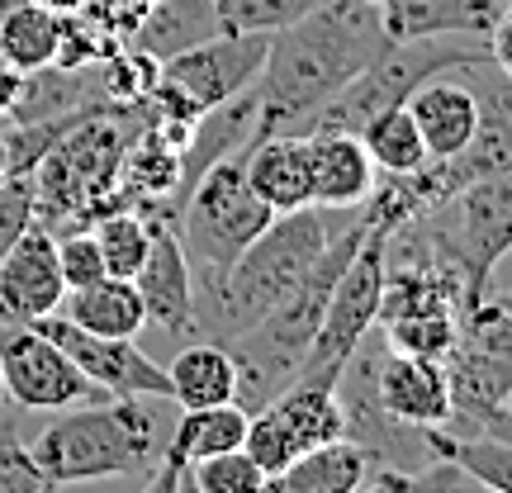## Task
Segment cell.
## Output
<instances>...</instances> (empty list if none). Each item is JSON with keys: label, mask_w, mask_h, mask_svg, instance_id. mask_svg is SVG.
Segmentation results:
<instances>
[{"label": "cell", "mask_w": 512, "mask_h": 493, "mask_svg": "<svg viewBox=\"0 0 512 493\" xmlns=\"http://www.w3.org/2000/svg\"><path fill=\"white\" fill-rule=\"evenodd\" d=\"M384 43V19L366 0H323L271 34L266 67L256 76V138L304 133L313 114L380 57Z\"/></svg>", "instance_id": "obj_1"}, {"label": "cell", "mask_w": 512, "mask_h": 493, "mask_svg": "<svg viewBox=\"0 0 512 493\" xmlns=\"http://www.w3.org/2000/svg\"><path fill=\"white\" fill-rule=\"evenodd\" d=\"M347 219L351 209H318V204L275 214L228 271L195 275V328L190 332L223 347L242 337L309 275V266Z\"/></svg>", "instance_id": "obj_2"}, {"label": "cell", "mask_w": 512, "mask_h": 493, "mask_svg": "<svg viewBox=\"0 0 512 493\" xmlns=\"http://www.w3.org/2000/svg\"><path fill=\"white\" fill-rule=\"evenodd\" d=\"M24 451L57 489L91 484V479L143 475L162 460L152 413L138 394H110V399L62 408V418L48 422L34 437V446H24Z\"/></svg>", "instance_id": "obj_3"}, {"label": "cell", "mask_w": 512, "mask_h": 493, "mask_svg": "<svg viewBox=\"0 0 512 493\" xmlns=\"http://www.w3.org/2000/svg\"><path fill=\"white\" fill-rule=\"evenodd\" d=\"M475 62H489V38L437 34V38H408V43L389 38L366 72L351 76L347 86L304 124V133H361L375 114L403 105L422 81L446 76V72H465Z\"/></svg>", "instance_id": "obj_4"}, {"label": "cell", "mask_w": 512, "mask_h": 493, "mask_svg": "<svg viewBox=\"0 0 512 493\" xmlns=\"http://www.w3.org/2000/svg\"><path fill=\"white\" fill-rule=\"evenodd\" d=\"M451 380V418L441 432L451 437H512V309L498 299H479L456 313V347L446 356Z\"/></svg>", "instance_id": "obj_5"}, {"label": "cell", "mask_w": 512, "mask_h": 493, "mask_svg": "<svg viewBox=\"0 0 512 493\" xmlns=\"http://www.w3.org/2000/svg\"><path fill=\"white\" fill-rule=\"evenodd\" d=\"M413 228L460 275L465 309L489 299V280H494L498 261L512 252V171L465 185L432 214L413 219Z\"/></svg>", "instance_id": "obj_6"}, {"label": "cell", "mask_w": 512, "mask_h": 493, "mask_svg": "<svg viewBox=\"0 0 512 493\" xmlns=\"http://www.w3.org/2000/svg\"><path fill=\"white\" fill-rule=\"evenodd\" d=\"M271 219L275 214L247 185V147H238L190 185L181 214H176V238L190 256V271L219 275L247 252V242Z\"/></svg>", "instance_id": "obj_7"}, {"label": "cell", "mask_w": 512, "mask_h": 493, "mask_svg": "<svg viewBox=\"0 0 512 493\" xmlns=\"http://www.w3.org/2000/svg\"><path fill=\"white\" fill-rule=\"evenodd\" d=\"M384 247H389V233L366 223V242L356 247L351 266L342 271V280H337V290H332V299H328V313H323V328H318V337H313V347L294 380L337 389V380H342L347 361L356 356V347H366V337L375 332V323H380Z\"/></svg>", "instance_id": "obj_8"}, {"label": "cell", "mask_w": 512, "mask_h": 493, "mask_svg": "<svg viewBox=\"0 0 512 493\" xmlns=\"http://www.w3.org/2000/svg\"><path fill=\"white\" fill-rule=\"evenodd\" d=\"M337 437H347V413H342V403H337V389L294 380L247 418L242 451H247L266 475H280L294 456H304L313 446H328V441H337Z\"/></svg>", "instance_id": "obj_9"}, {"label": "cell", "mask_w": 512, "mask_h": 493, "mask_svg": "<svg viewBox=\"0 0 512 493\" xmlns=\"http://www.w3.org/2000/svg\"><path fill=\"white\" fill-rule=\"evenodd\" d=\"M0 380H5V399L34 413H62L76 403L110 399L100 384L76 370L67 351L29 323H0Z\"/></svg>", "instance_id": "obj_10"}, {"label": "cell", "mask_w": 512, "mask_h": 493, "mask_svg": "<svg viewBox=\"0 0 512 493\" xmlns=\"http://www.w3.org/2000/svg\"><path fill=\"white\" fill-rule=\"evenodd\" d=\"M29 328L43 332L48 342H57L76 361V370L100 384L105 394H138V399H166L171 394L166 370L133 337H95V332L67 323L62 313H43Z\"/></svg>", "instance_id": "obj_11"}, {"label": "cell", "mask_w": 512, "mask_h": 493, "mask_svg": "<svg viewBox=\"0 0 512 493\" xmlns=\"http://www.w3.org/2000/svg\"><path fill=\"white\" fill-rule=\"evenodd\" d=\"M266 48H271V34H214L185 53L166 57L162 81L185 91L204 114L233 95L252 91L261 67H266Z\"/></svg>", "instance_id": "obj_12"}, {"label": "cell", "mask_w": 512, "mask_h": 493, "mask_svg": "<svg viewBox=\"0 0 512 493\" xmlns=\"http://www.w3.org/2000/svg\"><path fill=\"white\" fill-rule=\"evenodd\" d=\"M67 299V280L57 266V238L43 223H29L19 242L0 256V323H34L57 313Z\"/></svg>", "instance_id": "obj_13"}, {"label": "cell", "mask_w": 512, "mask_h": 493, "mask_svg": "<svg viewBox=\"0 0 512 493\" xmlns=\"http://www.w3.org/2000/svg\"><path fill=\"white\" fill-rule=\"evenodd\" d=\"M375 403L384 418L403 422V427H446L451 418V380H446V361H427V356H403V351H380L375 361Z\"/></svg>", "instance_id": "obj_14"}, {"label": "cell", "mask_w": 512, "mask_h": 493, "mask_svg": "<svg viewBox=\"0 0 512 493\" xmlns=\"http://www.w3.org/2000/svg\"><path fill=\"white\" fill-rule=\"evenodd\" d=\"M133 290L143 299L147 323H157L162 332L195 328V271L176 238V223H152V247L133 275Z\"/></svg>", "instance_id": "obj_15"}, {"label": "cell", "mask_w": 512, "mask_h": 493, "mask_svg": "<svg viewBox=\"0 0 512 493\" xmlns=\"http://www.w3.org/2000/svg\"><path fill=\"white\" fill-rule=\"evenodd\" d=\"M309 152V190L318 209H356L375 190V162H370L361 133H304Z\"/></svg>", "instance_id": "obj_16"}, {"label": "cell", "mask_w": 512, "mask_h": 493, "mask_svg": "<svg viewBox=\"0 0 512 493\" xmlns=\"http://www.w3.org/2000/svg\"><path fill=\"white\" fill-rule=\"evenodd\" d=\"M403 105L413 114V124H418L432 162H446V157L465 152L470 138H475L479 100H475V91H470V81H441V76H432V81H422Z\"/></svg>", "instance_id": "obj_17"}, {"label": "cell", "mask_w": 512, "mask_h": 493, "mask_svg": "<svg viewBox=\"0 0 512 493\" xmlns=\"http://www.w3.org/2000/svg\"><path fill=\"white\" fill-rule=\"evenodd\" d=\"M247 185L271 214H290L313 204L309 190V152L299 133H266L247 143Z\"/></svg>", "instance_id": "obj_18"}, {"label": "cell", "mask_w": 512, "mask_h": 493, "mask_svg": "<svg viewBox=\"0 0 512 493\" xmlns=\"http://www.w3.org/2000/svg\"><path fill=\"white\" fill-rule=\"evenodd\" d=\"M508 5L503 0H389L380 10L384 34L408 43V38H437V34H475L489 38Z\"/></svg>", "instance_id": "obj_19"}, {"label": "cell", "mask_w": 512, "mask_h": 493, "mask_svg": "<svg viewBox=\"0 0 512 493\" xmlns=\"http://www.w3.org/2000/svg\"><path fill=\"white\" fill-rule=\"evenodd\" d=\"M370 465H375V456L361 441L337 437L328 446L294 456L280 475H271V493H356L361 479L370 475Z\"/></svg>", "instance_id": "obj_20"}, {"label": "cell", "mask_w": 512, "mask_h": 493, "mask_svg": "<svg viewBox=\"0 0 512 493\" xmlns=\"http://www.w3.org/2000/svg\"><path fill=\"white\" fill-rule=\"evenodd\" d=\"M171 394L166 399L181 408H214V403H238V366L233 351L223 342L195 337L190 347L176 351V361L166 366Z\"/></svg>", "instance_id": "obj_21"}, {"label": "cell", "mask_w": 512, "mask_h": 493, "mask_svg": "<svg viewBox=\"0 0 512 493\" xmlns=\"http://www.w3.org/2000/svg\"><path fill=\"white\" fill-rule=\"evenodd\" d=\"M57 313L95 337H138L147 328V309L133 290V280H119V275H100L95 285L67 290Z\"/></svg>", "instance_id": "obj_22"}, {"label": "cell", "mask_w": 512, "mask_h": 493, "mask_svg": "<svg viewBox=\"0 0 512 493\" xmlns=\"http://www.w3.org/2000/svg\"><path fill=\"white\" fill-rule=\"evenodd\" d=\"M247 408L242 403H214V408H181L176 432L166 441V456L195 465L204 456H223V451H238L247 437Z\"/></svg>", "instance_id": "obj_23"}, {"label": "cell", "mask_w": 512, "mask_h": 493, "mask_svg": "<svg viewBox=\"0 0 512 493\" xmlns=\"http://www.w3.org/2000/svg\"><path fill=\"white\" fill-rule=\"evenodd\" d=\"M219 34V19L209 0H152L143 29L133 34V48H147L152 57H176L204 38Z\"/></svg>", "instance_id": "obj_24"}, {"label": "cell", "mask_w": 512, "mask_h": 493, "mask_svg": "<svg viewBox=\"0 0 512 493\" xmlns=\"http://www.w3.org/2000/svg\"><path fill=\"white\" fill-rule=\"evenodd\" d=\"M57 34H62V15L24 0V5L0 15V62L19 76L43 72L57 57Z\"/></svg>", "instance_id": "obj_25"}, {"label": "cell", "mask_w": 512, "mask_h": 493, "mask_svg": "<svg viewBox=\"0 0 512 493\" xmlns=\"http://www.w3.org/2000/svg\"><path fill=\"white\" fill-rule=\"evenodd\" d=\"M432 456L460 465L465 475L494 493H512V437H451L441 427H427Z\"/></svg>", "instance_id": "obj_26"}, {"label": "cell", "mask_w": 512, "mask_h": 493, "mask_svg": "<svg viewBox=\"0 0 512 493\" xmlns=\"http://www.w3.org/2000/svg\"><path fill=\"white\" fill-rule=\"evenodd\" d=\"M361 143H366L375 171H384V176H408V171H422V166L432 162L408 105H394V110L375 114V119L361 128Z\"/></svg>", "instance_id": "obj_27"}, {"label": "cell", "mask_w": 512, "mask_h": 493, "mask_svg": "<svg viewBox=\"0 0 512 493\" xmlns=\"http://www.w3.org/2000/svg\"><path fill=\"white\" fill-rule=\"evenodd\" d=\"M91 238H95V247H100L105 275L133 280L138 266L147 261V247H152V223H147L138 209H114V214L91 223Z\"/></svg>", "instance_id": "obj_28"}, {"label": "cell", "mask_w": 512, "mask_h": 493, "mask_svg": "<svg viewBox=\"0 0 512 493\" xmlns=\"http://www.w3.org/2000/svg\"><path fill=\"white\" fill-rule=\"evenodd\" d=\"M380 342L403 356H427V361H446L456 347V313H399L375 323Z\"/></svg>", "instance_id": "obj_29"}, {"label": "cell", "mask_w": 512, "mask_h": 493, "mask_svg": "<svg viewBox=\"0 0 512 493\" xmlns=\"http://www.w3.org/2000/svg\"><path fill=\"white\" fill-rule=\"evenodd\" d=\"M95 76H100V91L110 105H138L157 91L162 81V57H152L147 48H133L124 43L119 53H110L105 62H95Z\"/></svg>", "instance_id": "obj_30"}, {"label": "cell", "mask_w": 512, "mask_h": 493, "mask_svg": "<svg viewBox=\"0 0 512 493\" xmlns=\"http://www.w3.org/2000/svg\"><path fill=\"white\" fill-rule=\"evenodd\" d=\"M219 34H280L323 0H209Z\"/></svg>", "instance_id": "obj_31"}, {"label": "cell", "mask_w": 512, "mask_h": 493, "mask_svg": "<svg viewBox=\"0 0 512 493\" xmlns=\"http://www.w3.org/2000/svg\"><path fill=\"white\" fill-rule=\"evenodd\" d=\"M185 479L195 484V493H271V475L242 446L185 465Z\"/></svg>", "instance_id": "obj_32"}, {"label": "cell", "mask_w": 512, "mask_h": 493, "mask_svg": "<svg viewBox=\"0 0 512 493\" xmlns=\"http://www.w3.org/2000/svg\"><path fill=\"white\" fill-rule=\"evenodd\" d=\"M460 479V465L451 460H427L418 470H403V465H370V475L361 479L356 493H451Z\"/></svg>", "instance_id": "obj_33"}, {"label": "cell", "mask_w": 512, "mask_h": 493, "mask_svg": "<svg viewBox=\"0 0 512 493\" xmlns=\"http://www.w3.org/2000/svg\"><path fill=\"white\" fill-rule=\"evenodd\" d=\"M110 53H119V43L100 34L91 19L62 15V34H57L53 67H62V72H86V67H95V62H105Z\"/></svg>", "instance_id": "obj_34"}, {"label": "cell", "mask_w": 512, "mask_h": 493, "mask_svg": "<svg viewBox=\"0 0 512 493\" xmlns=\"http://www.w3.org/2000/svg\"><path fill=\"white\" fill-rule=\"evenodd\" d=\"M53 238H57V266H62L67 290L95 285L105 275V261H100V247H95L91 228H67V233H53Z\"/></svg>", "instance_id": "obj_35"}, {"label": "cell", "mask_w": 512, "mask_h": 493, "mask_svg": "<svg viewBox=\"0 0 512 493\" xmlns=\"http://www.w3.org/2000/svg\"><path fill=\"white\" fill-rule=\"evenodd\" d=\"M147 10H152V0H86V5H81V19H91L100 34L114 38V43L124 48V43H133V34L143 29Z\"/></svg>", "instance_id": "obj_36"}, {"label": "cell", "mask_w": 512, "mask_h": 493, "mask_svg": "<svg viewBox=\"0 0 512 493\" xmlns=\"http://www.w3.org/2000/svg\"><path fill=\"white\" fill-rule=\"evenodd\" d=\"M38 223V209H34V176H10L0 185V256L10 252L19 242V233Z\"/></svg>", "instance_id": "obj_37"}, {"label": "cell", "mask_w": 512, "mask_h": 493, "mask_svg": "<svg viewBox=\"0 0 512 493\" xmlns=\"http://www.w3.org/2000/svg\"><path fill=\"white\" fill-rule=\"evenodd\" d=\"M489 62L503 76H512V5L498 15V24L489 29Z\"/></svg>", "instance_id": "obj_38"}, {"label": "cell", "mask_w": 512, "mask_h": 493, "mask_svg": "<svg viewBox=\"0 0 512 493\" xmlns=\"http://www.w3.org/2000/svg\"><path fill=\"white\" fill-rule=\"evenodd\" d=\"M181 460H171L162 451V460H157V465H152V475H147V484H143V493H176L181 489Z\"/></svg>", "instance_id": "obj_39"}, {"label": "cell", "mask_w": 512, "mask_h": 493, "mask_svg": "<svg viewBox=\"0 0 512 493\" xmlns=\"http://www.w3.org/2000/svg\"><path fill=\"white\" fill-rule=\"evenodd\" d=\"M19 81H24V76H19V72H10V67L0 62V124H5V119H10V110H15Z\"/></svg>", "instance_id": "obj_40"}, {"label": "cell", "mask_w": 512, "mask_h": 493, "mask_svg": "<svg viewBox=\"0 0 512 493\" xmlns=\"http://www.w3.org/2000/svg\"><path fill=\"white\" fill-rule=\"evenodd\" d=\"M34 5L53 10V15H81V5H86V0H34Z\"/></svg>", "instance_id": "obj_41"}, {"label": "cell", "mask_w": 512, "mask_h": 493, "mask_svg": "<svg viewBox=\"0 0 512 493\" xmlns=\"http://www.w3.org/2000/svg\"><path fill=\"white\" fill-rule=\"evenodd\" d=\"M15 176V166H10V143H5V128H0V185Z\"/></svg>", "instance_id": "obj_42"}, {"label": "cell", "mask_w": 512, "mask_h": 493, "mask_svg": "<svg viewBox=\"0 0 512 493\" xmlns=\"http://www.w3.org/2000/svg\"><path fill=\"white\" fill-rule=\"evenodd\" d=\"M451 493H494V489H484V484H475V479L465 475V470H460V479H456V489Z\"/></svg>", "instance_id": "obj_43"}, {"label": "cell", "mask_w": 512, "mask_h": 493, "mask_svg": "<svg viewBox=\"0 0 512 493\" xmlns=\"http://www.w3.org/2000/svg\"><path fill=\"white\" fill-rule=\"evenodd\" d=\"M15 5H24V0H0V15H5V10H15Z\"/></svg>", "instance_id": "obj_44"}, {"label": "cell", "mask_w": 512, "mask_h": 493, "mask_svg": "<svg viewBox=\"0 0 512 493\" xmlns=\"http://www.w3.org/2000/svg\"><path fill=\"white\" fill-rule=\"evenodd\" d=\"M366 5H375V10H384V5H389V0H366Z\"/></svg>", "instance_id": "obj_45"}, {"label": "cell", "mask_w": 512, "mask_h": 493, "mask_svg": "<svg viewBox=\"0 0 512 493\" xmlns=\"http://www.w3.org/2000/svg\"><path fill=\"white\" fill-rule=\"evenodd\" d=\"M0 403H5V380H0Z\"/></svg>", "instance_id": "obj_46"}, {"label": "cell", "mask_w": 512, "mask_h": 493, "mask_svg": "<svg viewBox=\"0 0 512 493\" xmlns=\"http://www.w3.org/2000/svg\"><path fill=\"white\" fill-rule=\"evenodd\" d=\"M508 422H512V394H508Z\"/></svg>", "instance_id": "obj_47"}, {"label": "cell", "mask_w": 512, "mask_h": 493, "mask_svg": "<svg viewBox=\"0 0 512 493\" xmlns=\"http://www.w3.org/2000/svg\"><path fill=\"white\" fill-rule=\"evenodd\" d=\"M503 5H512V0H503Z\"/></svg>", "instance_id": "obj_48"}]
</instances>
